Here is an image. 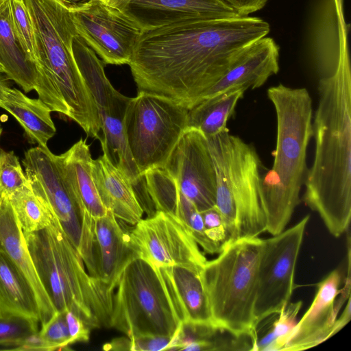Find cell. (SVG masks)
<instances>
[{
    "label": "cell",
    "instance_id": "14",
    "mask_svg": "<svg viewBox=\"0 0 351 351\" xmlns=\"http://www.w3.org/2000/svg\"><path fill=\"white\" fill-rule=\"evenodd\" d=\"M133 251L160 267L180 265L202 270L207 259L184 223L175 215L157 210L128 233Z\"/></svg>",
    "mask_w": 351,
    "mask_h": 351
},
{
    "label": "cell",
    "instance_id": "3",
    "mask_svg": "<svg viewBox=\"0 0 351 351\" xmlns=\"http://www.w3.org/2000/svg\"><path fill=\"white\" fill-rule=\"evenodd\" d=\"M35 34L38 99L51 112L77 123L98 139L100 121L91 93L75 61L76 32L70 10L62 0H23Z\"/></svg>",
    "mask_w": 351,
    "mask_h": 351
},
{
    "label": "cell",
    "instance_id": "6",
    "mask_svg": "<svg viewBox=\"0 0 351 351\" xmlns=\"http://www.w3.org/2000/svg\"><path fill=\"white\" fill-rule=\"evenodd\" d=\"M216 174L215 207L232 242L266 232L262 202L263 166L253 145L228 130L206 138Z\"/></svg>",
    "mask_w": 351,
    "mask_h": 351
},
{
    "label": "cell",
    "instance_id": "17",
    "mask_svg": "<svg viewBox=\"0 0 351 351\" xmlns=\"http://www.w3.org/2000/svg\"><path fill=\"white\" fill-rule=\"evenodd\" d=\"M142 31L176 23L241 17L221 0H104Z\"/></svg>",
    "mask_w": 351,
    "mask_h": 351
},
{
    "label": "cell",
    "instance_id": "20",
    "mask_svg": "<svg viewBox=\"0 0 351 351\" xmlns=\"http://www.w3.org/2000/svg\"><path fill=\"white\" fill-rule=\"evenodd\" d=\"M159 269L181 323L217 328L212 318L202 280V270L180 265L163 266Z\"/></svg>",
    "mask_w": 351,
    "mask_h": 351
},
{
    "label": "cell",
    "instance_id": "42",
    "mask_svg": "<svg viewBox=\"0 0 351 351\" xmlns=\"http://www.w3.org/2000/svg\"><path fill=\"white\" fill-rule=\"evenodd\" d=\"M62 1H64L66 5L70 6V5H75L82 4V3H84L87 1H88L89 0H62Z\"/></svg>",
    "mask_w": 351,
    "mask_h": 351
},
{
    "label": "cell",
    "instance_id": "35",
    "mask_svg": "<svg viewBox=\"0 0 351 351\" xmlns=\"http://www.w3.org/2000/svg\"><path fill=\"white\" fill-rule=\"evenodd\" d=\"M40 337L47 343L50 351L66 349L71 345L64 311H57L38 330Z\"/></svg>",
    "mask_w": 351,
    "mask_h": 351
},
{
    "label": "cell",
    "instance_id": "27",
    "mask_svg": "<svg viewBox=\"0 0 351 351\" xmlns=\"http://www.w3.org/2000/svg\"><path fill=\"white\" fill-rule=\"evenodd\" d=\"M245 91L230 89L202 99L188 110L187 128L199 131L206 138L227 130V122Z\"/></svg>",
    "mask_w": 351,
    "mask_h": 351
},
{
    "label": "cell",
    "instance_id": "18",
    "mask_svg": "<svg viewBox=\"0 0 351 351\" xmlns=\"http://www.w3.org/2000/svg\"><path fill=\"white\" fill-rule=\"evenodd\" d=\"M278 71L279 48L272 38L263 37L241 52L226 74L203 99L230 89L247 90L259 88Z\"/></svg>",
    "mask_w": 351,
    "mask_h": 351
},
{
    "label": "cell",
    "instance_id": "1",
    "mask_svg": "<svg viewBox=\"0 0 351 351\" xmlns=\"http://www.w3.org/2000/svg\"><path fill=\"white\" fill-rule=\"evenodd\" d=\"M269 32L265 21L248 16L143 31L128 65L138 92L162 96L189 109L245 47Z\"/></svg>",
    "mask_w": 351,
    "mask_h": 351
},
{
    "label": "cell",
    "instance_id": "41",
    "mask_svg": "<svg viewBox=\"0 0 351 351\" xmlns=\"http://www.w3.org/2000/svg\"><path fill=\"white\" fill-rule=\"evenodd\" d=\"M10 88L9 79L5 73H0V102L4 100L6 94Z\"/></svg>",
    "mask_w": 351,
    "mask_h": 351
},
{
    "label": "cell",
    "instance_id": "10",
    "mask_svg": "<svg viewBox=\"0 0 351 351\" xmlns=\"http://www.w3.org/2000/svg\"><path fill=\"white\" fill-rule=\"evenodd\" d=\"M34 192L48 207L81 256L88 273L96 278L95 219L81 206L48 147L27 149L22 160Z\"/></svg>",
    "mask_w": 351,
    "mask_h": 351
},
{
    "label": "cell",
    "instance_id": "8",
    "mask_svg": "<svg viewBox=\"0 0 351 351\" xmlns=\"http://www.w3.org/2000/svg\"><path fill=\"white\" fill-rule=\"evenodd\" d=\"M116 289L110 327L129 338L175 335L182 323L158 267L134 252L125 265Z\"/></svg>",
    "mask_w": 351,
    "mask_h": 351
},
{
    "label": "cell",
    "instance_id": "25",
    "mask_svg": "<svg viewBox=\"0 0 351 351\" xmlns=\"http://www.w3.org/2000/svg\"><path fill=\"white\" fill-rule=\"evenodd\" d=\"M0 107L11 114L25 131L28 141L46 148L56 129L51 110L40 99H32L15 88H11Z\"/></svg>",
    "mask_w": 351,
    "mask_h": 351
},
{
    "label": "cell",
    "instance_id": "15",
    "mask_svg": "<svg viewBox=\"0 0 351 351\" xmlns=\"http://www.w3.org/2000/svg\"><path fill=\"white\" fill-rule=\"evenodd\" d=\"M341 276L332 271L317 285L315 298L289 333L282 350H302L317 346L339 331L350 319V283L340 291Z\"/></svg>",
    "mask_w": 351,
    "mask_h": 351
},
{
    "label": "cell",
    "instance_id": "23",
    "mask_svg": "<svg viewBox=\"0 0 351 351\" xmlns=\"http://www.w3.org/2000/svg\"><path fill=\"white\" fill-rule=\"evenodd\" d=\"M56 159L81 206L94 219L104 216L108 210L95 185L92 173L93 159L86 141L81 138L64 153L56 155Z\"/></svg>",
    "mask_w": 351,
    "mask_h": 351
},
{
    "label": "cell",
    "instance_id": "32",
    "mask_svg": "<svg viewBox=\"0 0 351 351\" xmlns=\"http://www.w3.org/2000/svg\"><path fill=\"white\" fill-rule=\"evenodd\" d=\"M10 9L14 32L27 57L37 67L34 30L23 0H10Z\"/></svg>",
    "mask_w": 351,
    "mask_h": 351
},
{
    "label": "cell",
    "instance_id": "29",
    "mask_svg": "<svg viewBox=\"0 0 351 351\" xmlns=\"http://www.w3.org/2000/svg\"><path fill=\"white\" fill-rule=\"evenodd\" d=\"M145 189L157 210L176 214L180 191L173 177L165 168L147 171L142 177Z\"/></svg>",
    "mask_w": 351,
    "mask_h": 351
},
{
    "label": "cell",
    "instance_id": "33",
    "mask_svg": "<svg viewBox=\"0 0 351 351\" xmlns=\"http://www.w3.org/2000/svg\"><path fill=\"white\" fill-rule=\"evenodd\" d=\"M38 324L23 317L0 315V346L17 350L27 337L39 330Z\"/></svg>",
    "mask_w": 351,
    "mask_h": 351
},
{
    "label": "cell",
    "instance_id": "39",
    "mask_svg": "<svg viewBox=\"0 0 351 351\" xmlns=\"http://www.w3.org/2000/svg\"><path fill=\"white\" fill-rule=\"evenodd\" d=\"M232 8L241 16L262 9L267 0H221Z\"/></svg>",
    "mask_w": 351,
    "mask_h": 351
},
{
    "label": "cell",
    "instance_id": "36",
    "mask_svg": "<svg viewBox=\"0 0 351 351\" xmlns=\"http://www.w3.org/2000/svg\"><path fill=\"white\" fill-rule=\"evenodd\" d=\"M201 214L206 236L221 252L228 244L232 243L231 237L221 215L215 206L202 212Z\"/></svg>",
    "mask_w": 351,
    "mask_h": 351
},
{
    "label": "cell",
    "instance_id": "16",
    "mask_svg": "<svg viewBox=\"0 0 351 351\" xmlns=\"http://www.w3.org/2000/svg\"><path fill=\"white\" fill-rule=\"evenodd\" d=\"M165 168L200 213L215 206V169L206 138L199 131L185 130Z\"/></svg>",
    "mask_w": 351,
    "mask_h": 351
},
{
    "label": "cell",
    "instance_id": "11",
    "mask_svg": "<svg viewBox=\"0 0 351 351\" xmlns=\"http://www.w3.org/2000/svg\"><path fill=\"white\" fill-rule=\"evenodd\" d=\"M73 51L97 110L103 154L126 176L134 188L142 178L125 134V115L132 97L122 95L113 87L105 74V64L78 35L73 40Z\"/></svg>",
    "mask_w": 351,
    "mask_h": 351
},
{
    "label": "cell",
    "instance_id": "30",
    "mask_svg": "<svg viewBox=\"0 0 351 351\" xmlns=\"http://www.w3.org/2000/svg\"><path fill=\"white\" fill-rule=\"evenodd\" d=\"M302 305V301L289 303L278 313L279 317L274 322L271 328L258 340L256 350H282L289 333L298 322L296 318Z\"/></svg>",
    "mask_w": 351,
    "mask_h": 351
},
{
    "label": "cell",
    "instance_id": "26",
    "mask_svg": "<svg viewBox=\"0 0 351 351\" xmlns=\"http://www.w3.org/2000/svg\"><path fill=\"white\" fill-rule=\"evenodd\" d=\"M23 317L40 323L35 293L16 266L0 252V315Z\"/></svg>",
    "mask_w": 351,
    "mask_h": 351
},
{
    "label": "cell",
    "instance_id": "2",
    "mask_svg": "<svg viewBox=\"0 0 351 351\" xmlns=\"http://www.w3.org/2000/svg\"><path fill=\"white\" fill-rule=\"evenodd\" d=\"M315 112V154L307 170L303 201L319 215L328 231L339 237L351 218V73L348 54L332 74L322 77Z\"/></svg>",
    "mask_w": 351,
    "mask_h": 351
},
{
    "label": "cell",
    "instance_id": "46",
    "mask_svg": "<svg viewBox=\"0 0 351 351\" xmlns=\"http://www.w3.org/2000/svg\"><path fill=\"white\" fill-rule=\"evenodd\" d=\"M0 197H1V194H0Z\"/></svg>",
    "mask_w": 351,
    "mask_h": 351
},
{
    "label": "cell",
    "instance_id": "34",
    "mask_svg": "<svg viewBox=\"0 0 351 351\" xmlns=\"http://www.w3.org/2000/svg\"><path fill=\"white\" fill-rule=\"evenodd\" d=\"M28 183L18 156L0 149V194L9 197Z\"/></svg>",
    "mask_w": 351,
    "mask_h": 351
},
{
    "label": "cell",
    "instance_id": "28",
    "mask_svg": "<svg viewBox=\"0 0 351 351\" xmlns=\"http://www.w3.org/2000/svg\"><path fill=\"white\" fill-rule=\"evenodd\" d=\"M8 199L24 234L40 230L52 223L51 213L34 192L29 182Z\"/></svg>",
    "mask_w": 351,
    "mask_h": 351
},
{
    "label": "cell",
    "instance_id": "24",
    "mask_svg": "<svg viewBox=\"0 0 351 351\" xmlns=\"http://www.w3.org/2000/svg\"><path fill=\"white\" fill-rule=\"evenodd\" d=\"M10 1L0 7V63L7 77L25 93H29L37 88L38 69L27 57L14 32Z\"/></svg>",
    "mask_w": 351,
    "mask_h": 351
},
{
    "label": "cell",
    "instance_id": "37",
    "mask_svg": "<svg viewBox=\"0 0 351 351\" xmlns=\"http://www.w3.org/2000/svg\"><path fill=\"white\" fill-rule=\"evenodd\" d=\"M172 337L162 335H139L130 338V350H168L172 341Z\"/></svg>",
    "mask_w": 351,
    "mask_h": 351
},
{
    "label": "cell",
    "instance_id": "40",
    "mask_svg": "<svg viewBox=\"0 0 351 351\" xmlns=\"http://www.w3.org/2000/svg\"><path fill=\"white\" fill-rule=\"evenodd\" d=\"M106 350H130V339L127 337H119L106 343L103 348Z\"/></svg>",
    "mask_w": 351,
    "mask_h": 351
},
{
    "label": "cell",
    "instance_id": "4",
    "mask_svg": "<svg viewBox=\"0 0 351 351\" xmlns=\"http://www.w3.org/2000/svg\"><path fill=\"white\" fill-rule=\"evenodd\" d=\"M267 96L276 115V144L273 165L263 176L262 202L266 232L273 236L286 228L300 202L313 136V106L305 88L279 84L267 90Z\"/></svg>",
    "mask_w": 351,
    "mask_h": 351
},
{
    "label": "cell",
    "instance_id": "31",
    "mask_svg": "<svg viewBox=\"0 0 351 351\" xmlns=\"http://www.w3.org/2000/svg\"><path fill=\"white\" fill-rule=\"evenodd\" d=\"M176 215L187 227L195 242L205 253L214 254L220 252L206 236L201 213L180 192Z\"/></svg>",
    "mask_w": 351,
    "mask_h": 351
},
{
    "label": "cell",
    "instance_id": "38",
    "mask_svg": "<svg viewBox=\"0 0 351 351\" xmlns=\"http://www.w3.org/2000/svg\"><path fill=\"white\" fill-rule=\"evenodd\" d=\"M64 314L71 343L88 341L91 329L73 311L65 310Z\"/></svg>",
    "mask_w": 351,
    "mask_h": 351
},
{
    "label": "cell",
    "instance_id": "19",
    "mask_svg": "<svg viewBox=\"0 0 351 351\" xmlns=\"http://www.w3.org/2000/svg\"><path fill=\"white\" fill-rule=\"evenodd\" d=\"M0 252L20 271L32 287L40 311V325L57 311L42 284L27 247L23 232L8 197H0Z\"/></svg>",
    "mask_w": 351,
    "mask_h": 351
},
{
    "label": "cell",
    "instance_id": "12",
    "mask_svg": "<svg viewBox=\"0 0 351 351\" xmlns=\"http://www.w3.org/2000/svg\"><path fill=\"white\" fill-rule=\"evenodd\" d=\"M309 218L306 215L296 224L264 241L254 309L256 328L289 303L295 265Z\"/></svg>",
    "mask_w": 351,
    "mask_h": 351
},
{
    "label": "cell",
    "instance_id": "21",
    "mask_svg": "<svg viewBox=\"0 0 351 351\" xmlns=\"http://www.w3.org/2000/svg\"><path fill=\"white\" fill-rule=\"evenodd\" d=\"M134 253L126 233L113 213L95 219L94 259L96 278L114 291L121 273Z\"/></svg>",
    "mask_w": 351,
    "mask_h": 351
},
{
    "label": "cell",
    "instance_id": "7",
    "mask_svg": "<svg viewBox=\"0 0 351 351\" xmlns=\"http://www.w3.org/2000/svg\"><path fill=\"white\" fill-rule=\"evenodd\" d=\"M265 239L236 240L206 261L201 278L215 325L237 337H248L256 350L254 315L258 269Z\"/></svg>",
    "mask_w": 351,
    "mask_h": 351
},
{
    "label": "cell",
    "instance_id": "5",
    "mask_svg": "<svg viewBox=\"0 0 351 351\" xmlns=\"http://www.w3.org/2000/svg\"><path fill=\"white\" fill-rule=\"evenodd\" d=\"M40 280L56 311L70 310L90 328L110 327L114 291L91 276L53 217L45 228L23 233Z\"/></svg>",
    "mask_w": 351,
    "mask_h": 351
},
{
    "label": "cell",
    "instance_id": "43",
    "mask_svg": "<svg viewBox=\"0 0 351 351\" xmlns=\"http://www.w3.org/2000/svg\"><path fill=\"white\" fill-rule=\"evenodd\" d=\"M8 1H10V0H0V7H1L3 5H4Z\"/></svg>",
    "mask_w": 351,
    "mask_h": 351
},
{
    "label": "cell",
    "instance_id": "9",
    "mask_svg": "<svg viewBox=\"0 0 351 351\" xmlns=\"http://www.w3.org/2000/svg\"><path fill=\"white\" fill-rule=\"evenodd\" d=\"M188 108L166 97L138 92L125 119L128 145L142 178L166 165L187 128Z\"/></svg>",
    "mask_w": 351,
    "mask_h": 351
},
{
    "label": "cell",
    "instance_id": "44",
    "mask_svg": "<svg viewBox=\"0 0 351 351\" xmlns=\"http://www.w3.org/2000/svg\"><path fill=\"white\" fill-rule=\"evenodd\" d=\"M0 73H4V69L3 67V66L1 65V64L0 63Z\"/></svg>",
    "mask_w": 351,
    "mask_h": 351
},
{
    "label": "cell",
    "instance_id": "22",
    "mask_svg": "<svg viewBox=\"0 0 351 351\" xmlns=\"http://www.w3.org/2000/svg\"><path fill=\"white\" fill-rule=\"evenodd\" d=\"M92 173L100 199L117 219L134 226L143 210L126 176L103 154L93 160Z\"/></svg>",
    "mask_w": 351,
    "mask_h": 351
},
{
    "label": "cell",
    "instance_id": "45",
    "mask_svg": "<svg viewBox=\"0 0 351 351\" xmlns=\"http://www.w3.org/2000/svg\"><path fill=\"white\" fill-rule=\"evenodd\" d=\"M1 133H2V128H1V125L0 124V137H1Z\"/></svg>",
    "mask_w": 351,
    "mask_h": 351
},
{
    "label": "cell",
    "instance_id": "13",
    "mask_svg": "<svg viewBox=\"0 0 351 351\" xmlns=\"http://www.w3.org/2000/svg\"><path fill=\"white\" fill-rule=\"evenodd\" d=\"M69 8L77 35L105 64H130L143 32L138 26L104 0Z\"/></svg>",
    "mask_w": 351,
    "mask_h": 351
}]
</instances>
